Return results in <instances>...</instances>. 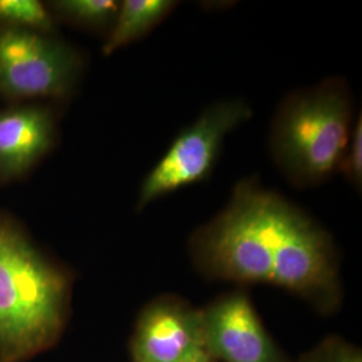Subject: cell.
Returning a JSON list of instances; mask_svg holds the SVG:
<instances>
[{"label":"cell","mask_w":362,"mask_h":362,"mask_svg":"<svg viewBox=\"0 0 362 362\" xmlns=\"http://www.w3.org/2000/svg\"><path fill=\"white\" fill-rule=\"evenodd\" d=\"M119 4L117 0H58L52 1V10L71 25L109 34Z\"/></svg>","instance_id":"30bf717a"},{"label":"cell","mask_w":362,"mask_h":362,"mask_svg":"<svg viewBox=\"0 0 362 362\" xmlns=\"http://www.w3.org/2000/svg\"><path fill=\"white\" fill-rule=\"evenodd\" d=\"M185 362H212V357L208 354L207 351H203V353L194 356V358Z\"/></svg>","instance_id":"5bb4252c"},{"label":"cell","mask_w":362,"mask_h":362,"mask_svg":"<svg viewBox=\"0 0 362 362\" xmlns=\"http://www.w3.org/2000/svg\"><path fill=\"white\" fill-rule=\"evenodd\" d=\"M252 116L251 105L242 98L221 100L207 106L175 137L165 153L145 176L136 211L141 212L163 196L207 180L218 164L228 134Z\"/></svg>","instance_id":"277c9868"},{"label":"cell","mask_w":362,"mask_h":362,"mask_svg":"<svg viewBox=\"0 0 362 362\" xmlns=\"http://www.w3.org/2000/svg\"><path fill=\"white\" fill-rule=\"evenodd\" d=\"M69 278L0 215V361L49 348L65 322Z\"/></svg>","instance_id":"7a4b0ae2"},{"label":"cell","mask_w":362,"mask_h":362,"mask_svg":"<svg viewBox=\"0 0 362 362\" xmlns=\"http://www.w3.org/2000/svg\"><path fill=\"white\" fill-rule=\"evenodd\" d=\"M206 351L203 313L173 299L143 311L133 341L136 362H185Z\"/></svg>","instance_id":"52a82bcc"},{"label":"cell","mask_w":362,"mask_h":362,"mask_svg":"<svg viewBox=\"0 0 362 362\" xmlns=\"http://www.w3.org/2000/svg\"><path fill=\"white\" fill-rule=\"evenodd\" d=\"M204 346L226 362H282L247 294L236 291L203 311Z\"/></svg>","instance_id":"8992f818"},{"label":"cell","mask_w":362,"mask_h":362,"mask_svg":"<svg viewBox=\"0 0 362 362\" xmlns=\"http://www.w3.org/2000/svg\"><path fill=\"white\" fill-rule=\"evenodd\" d=\"M350 185L361 191L362 187V116L354 119L349 141L339 161L338 170Z\"/></svg>","instance_id":"7c38bea8"},{"label":"cell","mask_w":362,"mask_h":362,"mask_svg":"<svg viewBox=\"0 0 362 362\" xmlns=\"http://www.w3.org/2000/svg\"><path fill=\"white\" fill-rule=\"evenodd\" d=\"M177 6L179 1L173 0L121 1L116 22L103 46L104 55H112L130 43L145 38L165 21Z\"/></svg>","instance_id":"9c48e42d"},{"label":"cell","mask_w":362,"mask_h":362,"mask_svg":"<svg viewBox=\"0 0 362 362\" xmlns=\"http://www.w3.org/2000/svg\"><path fill=\"white\" fill-rule=\"evenodd\" d=\"M57 124L43 106L0 110V182L22 177L52 148Z\"/></svg>","instance_id":"ba28073f"},{"label":"cell","mask_w":362,"mask_h":362,"mask_svg":"<svg viewBox=\"0 0 362 362\" xmlns=\"http://www.w3.org/2000/svg\"><path fill=\"white\" fill-rule=\"evenodd\" d=\"M0 26L47 35L55 30L52 13L38 0H0Z\"/></svg>","instance_id":"8fae6325"},{"label":"cell","mask_w":362,"mask_h":362,"mask_svg":"<svg viewBox=\"0 0 362 362\" xmlns=\"http://www.w3.org/2000/svg\"><path fill=\"white\" fill-rule=\"evenodd\" d=\"M311 362H362V358L357 350L337 348Z\"/></svg>","instance_id":"4fadbf2b"},{"label":"cell","mask_w":362,"mask_h":362,"mask_svg":"<svg viewBox=\"0 0 362 362\" xmlns=\"http://www.w3.org/2000/svg\"><path fill=\"white\" fill-rule=\"evenodd\" d=\"M353 113L345 78H325L286 95L272 117L269 149L288 184L313 188L336 173L349 141Z\"/></svg>","instance_id":"3957f363"},{"label":"cell","mask_w":362,"mask_h":362,"mask_svg":"<svg viewBox=\"0 0 362 362\" xmlns=\"http://www.w3.org/2000/svg\"><path fill=\"white\" fill-rule=\"evenodd\" d=\"M82 69L81 54L62 40L0 27V94L7 98H65Z\"/></svg>","instance_id":"5b68a950"},{"label":"cell","mask_w":362,"mask_h":362,"mask_svg":"<svg viewBox=\"0 0 362 362\" xmlns=\"http://www.w3.org/2000/svg\"><path fill=\"white\" fill-rule=\"evenodd\" d=\"M191 248L212 278L278 286L325 305L339 294L330 235L254 176L235 184L226 207L194 231Z\"/></svg>","instance_id":"6da1fadb"}]
</instances>
